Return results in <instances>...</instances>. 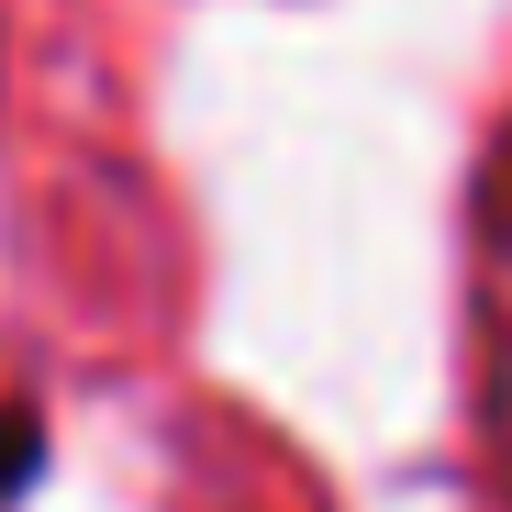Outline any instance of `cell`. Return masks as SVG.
Segmentation results:
<instances>
[{
    "label": "cell",
    "mask_w": 512,
    "mask_h": 512,
    "mask_svg": "<svg viewBox=\"0 0 512 512\" xmlns=\"http://www.w3.org/2000/svg\"><path fill=\"white\" fill-rule=\"evenodd\" d=\"M34 468H45V423H34V412L12 401V412H0V501H12V490H23Z\"/></svg>",
    "instance_id": "6da1fadb"
}]
</instances>
